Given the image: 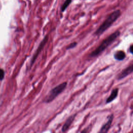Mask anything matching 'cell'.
<instances>
[{
    "label": "cell",
    "instance_id": "obj_1",
    "mask_svg": "<svg viewBox=\"0 0 133 133\" xmlns=\"http://www.w3.org/2000/svg\"><path fill=\"white\" fill-rule=\"evenodd\" d=\"M119 35H120V32L118 30H117L111 34L104 39L98 47H97L94 51L90 53L89 55L90 57H94L98 56L112 43H113L115 39L119 36Z\"/></svg>",
    "mask_w": 133,
    "mask_h": 133
},
{
    "label": "cell",
    "instance_id": "obj_2",
    "mask_svg": "<svg viewBox=\"0 0 133 133\" xmlns=\"http://www.w3.org/2000/svg\"><path fill=\"white\" fill-rule=\"evenodd\" d=\"M121 12L119 9L115 10L109 15L103 22L99 26L95 34L96 35H100L105 32L113 24V23L121 16Z\"/></svg>",
    "mask_w": 133,
    "mask_h": 133
},
{
    "label": "cell",
    "instance_id": "obj_3",
    "mask_svg": "<svg viewBox=\"0 0 133 133\" xmlns=\"http://www.w3.org/2000/svg\"><path fill=\"white\" fill-rule=\"evenodd\" d=\"M66 85H67V83L63 82L52 88L45 98L44 100V102L46 103H49L54 100L64 90Z\"/></svg>",
    "mask_w": 133,
    "mask_h": 133
},
{
    "label": "cell",
    "instance_id": "obj_4",
    "mask_svg": "<svg viewBox=\"0 0 133 133\" xmlns=\"http://www.w3.org/2000/svg\"><path fill=\"white\" fill-rule=\"evenodd\" d=\"M48 39V35H46L45 36V37L44 38V39L41 41L40 44H39V46L38 47L36 52H35V54H34V55L33 56L31 61V66H32L33 65V64L34 63L35 61L36 60L37 57H38L39 52L41 51V50H42V49L43 48V47H44V46L45 45V44H46L47 41Z\"/></svg>",
    "mask_w": 133,
    "mask_h": 133
},
{
    "label": "cell",
    "instance_id": "obj_5",
    "mask_svg": "<svg viewBox=\"0 0 133 133\" xmlns=\"http://www.w3.org/2000/svg\"><path fill=\"white\" fill-rule=\"evenodd\" d=\"M132 72H133V62L131 63L129 66H128L126 68L124 69L120 73L118 74L117 76V78L118 79H122L123 78L128 76Z\"/></svg>",
    "mask_w": 133,
    "mask_h": 133
},
{
    "label": "cell",
    "instance_id": "obj_6",
    "mask_svg": "<svg viewBox=\"0 0 133 133\" xmlns=\"http://www.w3.org/2000/svg\"><path fill=\"white\" fill-rule=\"evenodd\" d=\"M113 114H112L109 117L108 121H107V122L104 125H103V126L101 127V128L99 131L100 132H101V133L107 132L109 130L110 127L111 126V124H112V123L113 121Z\"/></svg>",
    "mask_w": 133,
    "mask_h": 133
},
{
    "label": "cell",
    "instance_id": "obj_7",
    "mask_svg": "<svg viewBox=\"0 0 133 133\" xmlns=\"http://www.w3.org/2000/svg\"><path fill=\"white\" fill-rule=\"evenodd\" d=\"M75 115H73L70 116L67 119H66L65 122L64 123V125H63V126L62 127V132H64L68 129V128L70 127L71 124L73 122L74 119L75 118Z\"/></svg>",
    "mask_w": 133,
    "mask_h": 133
},
{
    "label": "cell",
    "instance_id": "obj_8",
    "mask_svg": "<svg viewBox=\"0 0 133 133\" xmlns=\"http://www.w3.org/2000/svg\"><path fill=\"white\" fill-rule=\"evenodd\" d=\"M118 88H115L112 90L110 96L107 98V100H106V103H110L112 102L113 100H114L117 97L118 95Z\"/></svg>",
    "mask_w": 133,
    "mask_h": 133
},
{
    "label": "cell",
    "instance_id": "obj_9",
    "mask_svg": "<svg viewBox=\"0 0 133 133\" xmlns=\"http://www.w3.org/2000/svg\"><path fill=\"white\" fill-rule=\"evenodd\" d=\"M125 57H126L125 53L122 50H119L116 51L114 55V58L118 61H121L124 60Z\"/></svg>",
    "mask_w": 133,
    "mask_h": 133
},
{
    "label": "cell",
    "instance_id": "obj_10",
    "mask_svg": "<svg viewBox=\"0 0 133 133\" xmlns=\"http://www.w3.org/2000/svg\"><path fill=\"white\" fill-rule=\"evenodd\" d=\"M71 2H72V0H65L61 7V11L62 12L64 11L66 9V8H67L69 6V5L71 4Z\"/></svg>",
    "mask_w": 133,
    "mask_h": 133
},
{
    "label": "cell",
    "instance_id": "obj_11",
    "mask_svg": "<svg viewBox=\"0 0 133 133\" xmlns=\"http://www.w3.org/2000/svg\"><path fill=\"white\" fill-rule=\"evenodd\" d=\"M5 76V72L4 70L2 69H0V81H2L3 79Z\"/></svg>",
    "mask_w": 133,
    "mask_h": 133
},
{
    "label": "cell",
    "instance_id": "obj_12",
    "mask_svg": "<svg viewBox=\"0 0 133 133\" xmlns=\"http://www.w3.org/2000/svg\"><path fill=\"white\" fill-rule=\"evenodd\" d=\"M76 45H77L76 42H73L68 46V47H66V49H70L73 48L75 47L76 46Z\"/></svg>",
    "mask_w": 133,
    "mask_h": 133
},
{
    "label": "cell",
    "instance_id": "obj_13",
    "mask_svg": "<svg viewBox=\"0 0 133 133\" xmlns=\"http://www.w3.org/2000/svg\"><path fill=\"white\" fill-rule=\"evenodd\" d=\"M129 51L133 55V45H130V46L129 47Z\"/></svg>",
    "mask_w": 133,
    "mask_h": 133
}]
</instances>
